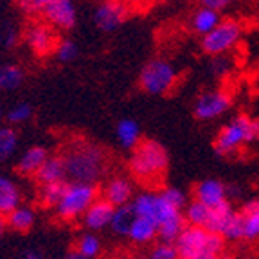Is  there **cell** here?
I'll return each mask as SVG.
<instances>
[{"label": "cell", "instance_id": "cell-23", "mask_svg": "<svg viewBox=\"0 0 259 259\" xmlns=\"http://www.w3.org/2000/svg\"><path fill=\"white\" fill-rule=\"evenodd\" d=\"M8 229L16 232H29L36 223V212L29 205H20L13 210L11 214L6 216Z\"/></svg>", "mask_w": 259, "mask_h": 259}, {"label": "cell", "instance_id": "cell-2", "mask_svg": "<svg viewBox=\"0 0 259 259\" xmlns=\"http://www.w3.org/2000/svg\"><path fill=\"white\" fill-rule=\"evenodd\" d=\"M169 155L158 141L148 139L134 150L130 158V173L142 184H157L166 175Z\"/></svg>", "mask_w": 259, "mask_h": 259}, {"label": "cell", "instance_id": "cell-36", "mask_svg": "<svg viewBox=\"0 0 259 259\" xmlns=\"http://www.w3.org/2000/svg\"><path fill=\"white\" fill-rule=\"evenodd\" d=\"M4 44L8 45V47H13V45L16 44V31L15 29H8V31H6Z\"/></svg>", "mask_w": 259, "mask_h": 259}, {"label": "cell", "instance_id": "cell-40", "mask_svg": "<svg viewBox=\"0 0 259 259\" xmlns=\"http://www.w3.org/2000/svg\"><path fill=\"white\" fill-rule=\"evenodd\" d=\"M117 2H121V4L128 6V8H132V6H141L144 0H117Z\"/></svg>", "mask_w": 259, "mask_h": 259}, {"label": "cell", "instance_id": "cell-4", "mask_svg": "<svg viewBox=\"0 0 259 259\" xmlns=\"http://www.w3.org/2000/svg\"><path fill=\"white\" fill-rule=\"evenodd\" d=\"M97 200L96 184L87 182H67L60 202L54 207L56 214L63 222H74L85 216L89 207Z\"/></svg>", "mask_w": 259, "mask_h": 259}, {"label": "cell", "instance_id": "cell-21", "mask_svg": "<svg viewBox=\"0 0 259 259\" xmlns=\"http://www.w3.org/2000/svg\"><path fill=\"white\" fill-rule=\"evenodd\" d=\"M115 135L124 150H135L141 144V126L134 119H121L115 126Z\"/></svg>", "mask_w": 259, "mask_h": 259}, {"label": "cell", "instance_id": "cell-29", "mask_svg": "<svg viewBox=\"0 0 259 259\" xmlns=\"http://www.w3.org/2000/svg\"><path fill=\"white\" fill-rule=\"evenodd\" d=\"M65 184H49V186H40V193H38V200L44 203L45 207H56L60 202L61 194H63Z\"/></svg>", "mask_w": 259, "mask_h": 259}, {"label": "cell", "instance_id": "cell-24", "mask_svg": "<svg viewBox=\"0 0 259 259\" xmlns=\"http://www.w3.org/2000/svg\"><path fill=\"white\" fill-rule=\"evenodd\" d=\"M134 218H135V214H134V210H132V205L117 207V209L113 210L112 222H110V229H112L113 234L128 238L132 223H134Z\"/></svg>", "mask_w": 259, "mask_h": 259}, {"label": "cell", "instance_id": "cell-45", "mask_svg": "<svg viewBox=\"0 0 259 259\" xmlns=\"http://www.w3.org/2000/svg\"><path fill=\"white\" fill-rule=\"evenodd\" d=\"M2 119H4V110L0 108V121H2Z\"/></svg>", "mask_w": 259, "mask_h": 259}, {"label": "cell", "instance_id": "cell-5", "mask_svg": "<svg viewBox=\"0 0 259 259\" xmlns=\"http://www.w3.org/2000/svg\"><path fill=\"white\" fill-rule=\"evenodd\" d=\"M180 259H198L209 250H225V239L222 236L210 234L200 227H189L182 231L173 243Z\"/></svg>", "mask_w": 259, "mask_h": 259}, {"label": "cell", "instance_id": "cell-27", "mask_svg": "<svg viewBox=\"0 0 259 259\" xmlns=\"http://www.w3.org/2000/svg\"><path fill=\"white\" fill-rule=\"evenodd\" d=\"M24 81V70L15 63L0 65V90H16Z\"/></svg>", "mask_w": 259, "mask_h": 259}, {"label": "cell", "instance_id": "cell-10", "mask_svg": "<svg viewBox=\"0 0 259 259\" xmlns=\"http://www.w3.org/2000/svg\"><path fill=\"white\" fill-rule=\"evenodd\" d=\"M41 13L49 25L60 31H70L77 22V9L74 0H56L53 4L45 6Z\"/></svg>", "mask_w": 259, "mask_h": 259}, {"label": "cell", "instance_id": "cell-46", "mask_svg": "<svg viewBox=\"0 0 259 259\" xmlns=\"http://www.w3.org/2000/svg\"><path fill=\"white\" fill-rule=\"evenodd\" d=\"M113 259H124V257H113Z\"/></svg>", "mask_w": 259, "mask_h": 259}, {"label": "cell", "instance_id": "cell-34", "mask_svg": "<svg viewBox=\"0 0 259 259\" xmlns=\"http://www.w3.org/2000/svg\"><path fill=\"white\" fill-rule=\"evenodd\" d=\"M232 69V61L227 56H212V61H210V70L216 76H225L229 74Z\"/></svg>", "mask_w": 259, "mask_h": 259}, {"label": "cell", "instance_id": "cell-9", "mask_svg": "<svg viewBox=\"0 0 259 259\" xmlns=\"http://www.w3.org/2000/svg\"><path fill=\"white\" fill-rule=\"evenodd\" d=\"M130 8L117 0H103L94 11V24L99 31L112 32L128 18Z\"/></svg>", "mask_w": 259, "mask_h": 259}, {"label": "cell", "instance_id": "cell-35", "mask_svg": "<svg viewBox=\"0 0 259 259\" xmlns=\"http://www.w3.org/2000/svg\"><path fill=\"white\" fill-rule=\"evenodd\" d=\"M234 0H200V4L203 6V8H209V9H214V11H223L225 8H229V6L232 4Z\"/></svg>", "mask_w": 259, "mask_h": 259}, {"label": "cell", "instance_id": "cell-42", "mask_svg": "<svg viewBox=\"0 0 259 259\" xmlns=\"http://www.w3.org/2000/svg\"><path fill=\"white\" fill-rule=\"evenodd\" d=\"M53 2H56V0H34V4H36L38 8H40V11H44L45 6L53 4Z\"/></svg>", "mask_w": 259, "mask_h": 259}, {"label": "cell", "instance_id": "cell-39", "mask_svg": "<svg viewBox=\"0 0 259 259\" xmlns=\"http://www.w3.org/2000/svg\"><path fill=\"white\" fill-rule=\"evenodd\" d=\"M6 229H8V222H6V216L0 214V239H2V236H4Z\"/></svg>", "mask_w": 259, "mask_h": 259}, {"label": "cell", "instance_id": "cell-7", "mask_svg": "<svg viewBox=\"0 0 259 259\" xmlns=\"http://www.w3.org/2000/svg\"><path fill=\"white\" fill-rule=\"evenodd\" d=\"M243 34V25L238 20H222L218 27H214L209 34L202 38V49L203 53L210 56H223L231 53L232 49L239 44Z\"/></svg>", "mask_w": 259, "mask_h": 259}, {"label": "cell", "instance_id": "cell-37", "mask_svg": "<svg viewBox=\"0 0 259 259\" xmlns=\"http://www.w3.org/2000/svg\"><path fill=\"white\" fill-rule=\"evenodd\" d=\"M24 259H45V255H44V252L38 250V248H31V250L25 252Z\"/></svg>", "mask_w": 259, "mask_h": 259}, {"label": "cell", "instance_id": "cell-6", "mask_svg": "<svg viewBox=\"0 0 259 259\" xmlns=\"http://www.w3.org/2000/svg\"><path fill=\"white\" fill-rule=\"evenodd\" d=\"M178 70L167 60H151L139 74V85L146 94L164 96L177 85Z\"/></svg>", "mask_w": 259, "mask_h": 259}, {"label": "cell", "instance_id": "cell-8", "mask_svg": "<svg viewBox=\"0 0 259 259\" xmlns=\"http://www.w3.org/2000/svg\"><path fill=\"white\" fill-rule=\"evenodd\" d=\"M232 106V97L225 90H205L194 101V115L200 121H214Z\"/></svg>", "mask_w": 259, "mask_h": 259}, {"label": "cell", "instance_id": "cell-33", "mask_svg": "<svg viewBox=\"0 0 259 259\" xmlns=\"http://www.w3.org/2000/svg\"><path fill=\"white\" fill-rule=\"evenodd\" d=\"M148 259H180L171 243H158L151 248Z\"/></svg>", "mask_w": 259, "mask_h": 259}, {"label": "cell", "instance_id": "cell-15", "mask_svg": "<svg viewBox=\"0 0 259 259\" xmlns=\"http://www.w3.org/2000/svg\"><path fill=\"white\" fill-rule=\"evenodd\" d=\"M245 241H259V198H250L238 210Z\"/></svg>", "mask_w": 259, "mask_h": 259}, {"label": "cell", "instance_id": "cell-44", "mask_svg": "<svg viewBox=\"0 0 259 259\" xmlns=\"http://www.w3.org/2000/svg\"><path fill=\"white\" fill-rule=\"evenodd\" d=\"M255 89H259V74L255 76Z\"/></svg>", "mask_w": 259, "mask_h": 259}, {"label": "cell", "instance_id": "cell-28", "mask_svg": "<svg viewBox=\"0 0 259 259\" xmlns=\"http://www.w3.org/2000/svg\"><path fill=\"white\" fill-rule=\"evenodd\" d=\"M18 148V134L11 124L0 126V160H8Z\"/></svg>", "mask_w": 259, "mask_h": 259}, {"label": "cell", "instance_id": "cell-19", "mask_svg": "<svg viewBox=\"0 0 259 259\" xmlns=\"http://www.w3.org/2000/svg\"><path fill=\"white\" fill-rule=\"evenodd\" d=\"M220 22H222V16H220L218 11L200 6V8L193 13V16H191V29L203 38L214 27H218Z\"/></svg>", "mask_w": 259, "mask_h": 259}, {"label": "cell", "instance_id": "cell-20", "mask_svg": "<svg viewBox=\"0 0 259 259\" xmlns=\"http://www.w3.org/2000/svg\"><path fill=\"white\" fill-rule=\"evenodd\" d=\"M49 158V151L41 146H32V148H27L24 153L18 158V171L22 175H36L38 169L44 166V162Z\"/></svg>", "mask_w": 259, "mask_h": 259}, {"label": "cell", "instance_id": "cell-25", "mask_svg": "<svg viewBox=\"0 0 259 259\" xmlns=\"http://www.w3.org/2000/svg\"><path fill=\"white\" fill-rule=\"evenodd\" d=\"M210 209L205 207L203 203L196 202V200H191L189 203L184 209V218H186V225L189 227H200V229H205L207 222H209Z\"/></svg>", "mask_w": 259, "mask_h": 259}, {"label": "cell", "instance_id": "cell-32", "mask_svg": "<svg viewBox=\"0 0 259 259\" xmlns=\"http://www.w3.org/2000/svg\"><path fill=\"white\" fill-rule=\"evenodd\" d=\"M56 58L63 63H69L77 58V45L72 40H61L56 45Z\"/></svg>", "mask_w": 259, "mask_h": 259}, {"label": "cell", "instance_id": "cell-22", "mask_svg": "<svg viewBox=\"0 0 259 259\" xmlns=\"http://www.w3.org/2000/svg\"><path fill=\"white\" fill-rule=\"evenodd\" d=\"M234 207L231 205V202H225L223 205L216 207V209H210V214H209V222L205 225V231L210 232V234H216V236H222L225 232L227 225L229 222L232 220L234 216Z\"/></svg>", "mask_w": 259, "mask_h": 259}, {"label": "cell", "instance_id": "cell-26", "mask_svg": "<svg viewBox=\"0 0 259 259\" xmlns=\"http://www.w3.org/2000/svg\"><path fill=\"white\" fill-rule=\"evenodd\" d=\"M76 252L81 259H96L101 254V239L97 238L96 232H85L77 239Z\"/></svg>", "mask_w": 259, "mask_h": 259}, {"label": "cell", "instance_id": "cell-41", "mask_svg": "<svg viewBox=\"0 0 259 259\" xmlns=\"http://www.w3.org/2000/svg\"><path fill=\"white\" fill-rule=\"evenodd\" d=\"M58 259H81V257H79V254H77L76 250H70V252H67V254L61 255V257H58Z\"/></svg>", "mask_w": 259, "mask_h": 259}, {"label": "cell", "instance_id": "cell-14", "mask_svg": "<svg viewBox=\"0 0 259 259\" xmlns=\"http://www.w3.org/2000/svg\"><path fill=\"white\" fill-rule=\"evenodd\" d=\"M27 44L32 49V53H36L38 56H47L53 51H56L58 40L53 27L45 24H36L27 31Z\"/></svg>", "mask_w": 259, "mask_h": 259}, {"label": "cell", "instance_id": "cell-17", "mask_svg": "<svg viewBox=\"0 0 259 259\" xmlns=\"http://www.w3.org/2000/svg\"><path fill=\"white\" fill-rule=\"evenodd\" d=\"M34 177H36V182L40 184V186H49V184H63L65 178H67V169H65L63 158L61 157H49Z\"/></svg>", "mask_w": 259, "mask_h": 259}, {"label": "cell", "instance_id": "cell-16", "mask_svg": "<svg viewBox=\"0 0 259 259\" xmlns=\"http://www.w3.org/2000/svg\"><path fill=\"white\" fill-rule=\"evenodd\" d=\"M22 205L20 186L11 177L0 175V214L9 216L16 207Z\"/></svg>", "mask_w": 259, "mask_h": 259}, {"label": "cell", "instance_id": "cell-1", "mask_svg": "<svg viewBox=\"0 0 259 259\" xmlns=\"http://www.w3.org/2000/svg\"><path fill=\"white\" fill-rule=\"evenodd\" d=\"M70 182L96 184L108 167V157L101 146L89 141H76L67 146L61 155Z\"/></svg>", "mask_w": 259, "mask_h": 259}, {"label": "cell", "instance_id": "cell-38", "mask_svg": "<svg viewBox=\"0 0 259 259\" xmlns=\"http://www.w3.org/2000/svg\"><path fill=\"white\" fill-rule=\"evenodd\" d=\"M225 250H209V252H205L203 255H200L198 259H220V255L223 254Z\"/></svg>", "mask_w": 259, "mask_h": 259}, {"label": "cell", "instance_id": "cell-13", "mask_svg": "<svg viewBox=\"0 0 259 259\" xmlns=\"http://www.w3.org/2000/svg\"><path fill=\"white\" fill-rule=\"evenodd\" d=\"M113 210L115 207L110 205L106 200L97 198L92 205L89 207V210L83 216V225L85 229H89V232H97L103 229H110V222H112Z\"/></svg>", "mask_w": 259, "mask_h": 259}, {"label": "cell", "instance_id": "cell-18", "mask_svg": "<svg viewBox=\"0 0 259 259\" xmlns=\"http://www.w3.org/2000/svg\"><path fill=\"white\" fill-rule=\"evenodd\" d=\"M128 238L137 245H148L155 238H158L157 222L153 218H146V216H135Z\"/></svg>", "mask_w": 259, "mask_h": 259}, {"label": "cell", "instance_id": "cell-12", "mask_svg": "<svg viewBox=\"0 0 259 259\" xmlns=\"http://www.w3.org/2000/svg\"><path fill=\"white\" fill-rule=\"evenodd\" d=\"M134 184L132 180L126 177H113L110 178L108 182L103 187V200L113 205L115 209L117 207H124L130 205L132 200H134Z\"/></svg>", "mask_w": 259, "mask_h": 259}, {"label": "cell", "instance_id": "cell-30", "mask_svg": "<svg viewBox=\"0 0 259 259\" xmlns=\"http://www.w3.org/2000/svg\"><path fill=\"white\" fill-rule=\"evenodd\" d=\"M32 115V106L27 105V103H18V105L11 106L8 113H6V117H8L9 124H24L31 119Z\"/></svg>", "mask_w": 259, "mask_h": 259}, {"label": "cell", "instance_id": "cell-3", "mask_svg": "<svg viewBox=\"0 0 259 259\" xmlns=\"http://www.w3.org/2000/svg\"><path fill=\"white\" fill-rule=\"evenodd\" d=\"M259 141V119L236 115L227 122L214 139V151L220 157H229L248 142Z\"/></svg>", "mask_w": 259, "mask_h": 259}, {"label": "cell", "instance_id": "cell-31", "mask_svg": "<svg viewBox=\"0 0 259 259\" xmlns=\"http://www.w3.org/2000/svg\"><path fill=\"white\" fill-rule=\"evenodd\" d=\"M160 196L166 200L169 205L177 207V209H180V210L186 209V205L189 203L187 202L186 193H184L182 189H178V187H164V189L160 191Z\"/></svg>", "mask_w": 259, "mask_h": 259}, {"label": "cell", "instance_id": "cell-11", "mask_svg": "<svg viewBox=\"0 0 259 259\" xmlns=\"http://www.w3.org/2000/svg\"><path fill=\"white\" fill-rule=\"evenodd\" d=\"M193 194L196 202L203 203L209 209H216V207L229 202V189L218 178H205V180L198 182L194 186Z\"/></svg>", "mask_w": 259, "mask_h": 259}, {"label": "cell", "instance_id": "cell-43", "mask_svg": "<svg viewBox=\"0 0 259 259\" xmlns=\"http://www.w3.org/2000/svg\"><path fill=\"white\" fill-rule=\"evenodd\" d=\"M220 259H232V255L229 254V252H223V254L220 255Z\"/></svg>", "mask_w": 259, "mask_h": 259}]
</instances>
